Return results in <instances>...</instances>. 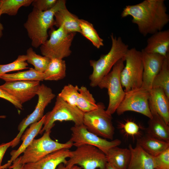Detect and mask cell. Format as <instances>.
I'll use <instances>...</instances> for the list:
<instances>
[{
	"label": "cell",
	"mask_w": 169,
	"mask_h": 169,
	"mask_svg": "<svg viewBox=\"0 0 169 169\" xmlns=\"http://www.w3.org/2000/svg\"><path fill=\"white\" fill-rule=\"evenodd\" d=\"M45 119V115H44L40 120L30 125L29 128L24 132L20 140L22 141V143L20 146L17 150H13L11 152L10 159L7 163L2 166L0 169L8 168L13 161L23 153L34 138L39 133L43 127Z\"/></svg>",
	"instance_id": "cell-18"
},
{
	"label": "cell",
	"mask_w": 169,
	"mask_h": 169,
	"mask_svg": "<svg viewBox=\"0 0 169 169\" xmlns=\"http://www.w3.org/2000/svg\"><path fill=\"white\" fill-rule=\"evenodd\" d=\"M140 127L136 123L131 121H128L123 126V131L127 135L135 136L138 135Z\"/></svg>",
	"instance_id": "cell-36"
},
{
	"label": "cell",
	"mask_w": 169,
	"mask_h": 169,
	"mask_svg": "<svg viewBox=\"0 0 169 169\" xmlns=\"http://www.w3.org/2000/svg\"><path fill=\"white\" fill-rule=\"evenodd\" d=\"M72 134L68 141L76 147L83 145L93 146L97 148L105 154L111 148L118 146L121 143L118 139L108 140L89 131L83 124L75 125L70 128Z\"/></svg>",
	"instance_id": "cell-11"
},
{
	"label": "cell",
	"mask_w": 169,
	"mask_h": 169,
	"mask_svg": "<svg viewBox=\"0 0 169 169\" xmlns=\"http://www.w3.org/2000/svg\"><path fill=\"white\" fill-rule=\"evenodd\" d=\"M155 169H169V148L154 157Z\"/></svg>",
	"instance_id": "cell-34"
},
{
	"label": "cell",
	"mask_w": 169,
	"mask_h": 169,
	"mask_svg": "<svg viewBox=\"0 0 169 169\" xmlns=\"http://www.w3.org/2000/svg\"><path fill=\"white\" fill-rule=\"evenodd\" d=\"M150 92L142 88L125 92V96L116 112L121 115L127 111H133L141 114L151 119L152 115L148 105Z\"/></svg>",
	"instance_id": "cell-13"
},
{
	"label": "cell",
	"mask_w": 169,
	"mask_h": 169,
	"mask_svg": "<svg viewBox=\"0 0 169 169\" xmlns=\"http://www.w3.org/2000/svg\"><path fill=\"white\" fill-rule=\"evenodd\" d=\"M56 169H82V168L76 165H74L70 166H65L63 163L60 164Z\"/></svg>",
	"instance_id": "cell-40"
},
{
	"label": "cell",
	"mask_w": 169,
	"mask_h": 169,
	"mask_svg": "<svg viewBox=\"0 0 169 169\" xmlns=\"http://www.w3.org/2000/svg\"><path fill=\"white\" fill-rule=\"evenodd\" d=\"M5 117L6 116H0V118H5Z\"/></svg>",
	"instance_id": "cell-43"
},
{
	"label": "cell",
	"mask_w": 169,
	"mask_h": 169,
	"mask_svg": "<svg viewBox=\"0 0 169 169\" xmlns=\"http://www.w3.org/2000/svg\"><path fill=\"white\" fill-rule=\"evenodd\" d=\"M105 155L107 162L116 169H127L131 156L129 148L115 146L110 149Z\"/></svg>",
	"instance_id": "cell-24"
},
{
	"label": "cell",
	"mask_w": 169,
	"mask_h": 169,
	"mask_svg": "<svg viewBox=\"0 0 169 169\" xmlns=\"http://www.w3.org/2000/svg\"><path fill=\"white\" fill-rule=\"evenodd\" d=\"M148 102L151 115L158 114L169 125V99L163 90L160 88H152Z\"/></svg>",
	"instance_id": "cell-17"
},
{
	"label": "cell",
	"mask_w": 169,
	"mask_h": 169,
	"mask_svg": "<svg viewBox=\"0 0 169 169\" xmlns=\"http://www.w3.org/2000/svg\"><path fill=\"white\" fill-rule=\"evenodd\" d=\"M36 94L38 96L37 104L34 111L24 118L19 125V133L13 140L11 146L12 147L19 143L23 134L29 125L39 121L42 118L45 108L55 96L52 90L43 84L40 85Z\"/></svg>",
	"instance_id": "cell-12"
},
{
	"label": "cell",
	"mask_w": 169,
	"mask_h": 169,
	"mask_svg": "<svg viewBox=\"0 0 169 169\" xmlns=\"http://www.w3.org/2000/svg\"><path fill=\"white\" fill-rule=\"evenodd\" d=\"M76 33H67L62 26L56 30L51 29L49 39L40 46L41 53L50 59L68 57L71 53L70 48Z\"/></svg>",
	"instance_id": "cell-6"
},
{
	"label": "cell",
	"mask_w": 169,
	"mask_h": 169,
	"mask_svg": "<svg viewBox=\"0 0 169 169\" xmlns=\"http://www.w3.org/2000/svg\"><path fill=\"white\" fill-rule=\"evenodd\" d=\"M13 143L12 140L10 142L7 143H3L0 145V169L2 166L1 163L3 157L4 155L7 150L10 146H11Z\"/></svg>",
	"instance_id": "cell-38"
},
{
	"label": "cell",
	"mask_w": 169,
	"mask_h": 169,
	"mask_svg": "<svg viewBox=\"0 0 169 169\" xmlns=\"http://www.w3.org/2000/svg\"><path fill=\"white\" fill-rule=\"evenodd\" d=\"M27 57L26 55H19L13 62L6 64H0V75L12 71H18L27 69L28 65L26 61Z\"/></svg>",
	"instance_id": "cell-33"
},
{
	"label": "cell",
	"mask_w": 169,
	"mask_h": 169,
	"mask_svg": "<svg viewBox=\"0 0 169 169\" xmlns=\"http://www.w3.org/2000/svg\"><path fill=\"white\" fill-rule=\"evenodd\" d=\"M0 98L12 103L17 108L22 110L23 106L15 98L0 88Z\"/></svg>",
	"instance_id": "cell-37"
},
{
	"label": "cell",
	"mask_w": 169,
	"mask_h": 169,
	"mask_svg": "<svg viewBox=\"0 0 169 169\" xmlns=\"http://www.w3.org/2000/svg\"><path fill=\"white\" fill-rule=\"evenodd\" d=\"M58 0H33L31 4L36 9L42 11L50 10L57 3Z\"/></svg>",
	"instance_id": "cell-35"
},
{
	"label": "cell",
	"mask_w": 169,
	"mask_h": 169,
	"mask_svg": "<svg viewBox=\"0 0 169 169\" xmlns=\"http://www.w3.org/2000/svg\"><path fill=\"white\" fill-rule=\"evenodd\" d=\"M0 2H1V0H0ZM1 15H2L1 14V13H0V18ZM3 29H4V28H3V26L0 22V39L3 36Z\"/></svg>",
	"instance_id": "cell-41"
},
{
	"label": "cell",
	"mask_w": 169,
	"mask_h": 169,
	"mask_svg": "<svg viewBox=\"0 0 169 169\" xmlns=\"http://www.w3.org/2000/svg\"><path fill=\"white\" fill-rule=\"evenodd\" d=\"M69 148L60 149L47 155L38 161L24 165L23 169H56L60 164L65 165L66 159L72 156Z\"/></svg>",
	"instance_id": "cell-16"
},
{
	"label": "cell",
	"mask_w": 169,
	"mask_h": 169,
	"mask_svg": "<svg viewBox=\"0 0 169 169\" xmlns=\"http://www.w3.org/2000/svg\"><path fill=\"white\" fill-rule=\"evenodd\" d=\"M40 85L38 81H17L6 82L0 88L22 105L36 95Z\"/></svg>",
	"instance_id": "cell-14"
},
{
	"label": "cell",
	"mask_w": 169,
	"mask_h": 169,
	"mask_svg": "<svg viewBox=\"0 0 169 169\" xmlns=\"http://www.w3.org/2000/svg\"><path fill=\"white\" fill-rule=\"evenodd\" d=\"M79 95L76 106L84 113L92 111L98 107L97 104L87 88L82 86L79 88Z\"/></svg>",
	"instance_id": "cell-28"
},
{
	"label": "cell",
	"mask_w": 169,
	"mask_h": 169,
	"mask_svg": "<svg viewBox=\"0 0 169 169\" xmlns=\"http://www.w3.org/2000/svg\"><path fill=\"white\" fill-rule=\"evenodd\" d=\"M105 169H117L111 165L107 163L106 165Z\"/></svg>",
	"instance_id": "cell-42"
},
{
	"label": "cell",
	"mask_w": 169,
	"mask_h": 169,
	"mask_svg": "<svg viewBox=\"0 0 169 169\" xmlns=\"http://www.w3.org/2000/svg\"><path fill=\"white\" fill-rule=\"evenodd\" d=\"M19 160V157L17 158L13 161V164L8 168L12 169H23L24 165L20 162Z\"/></svg>",
	"instance_id": "cell-39"
},
{
	"label": "cell",
	"mask_w": 169,
	"mask_h": 169,
	"mask_svg": "<svg viewBox=\"0 0 169 169\" xmlns=\"http://www.w3.org/2000/svg\"><path fill=\"white\" fill-rule=\"evenodd\" d=\"M125 64L120 75L124 91L127 92L141 87L143 66L141 51L135 48L129 49L124 57Z\"/></svg>",
	"instance_id": "cell-4"
},
{
	"label": "cell",
	"mask_w": 169,
	"mask_h": 169,
	"mask_svg": "<svg viewBox=\"0 0 169 169\" xmlns=\"http://www.w3.org/2000/svg\"><path fill=\"white\" fill-rule=\"evenodd\" d=\"M146 42V46L142 49L144 51L166 57L169 52V30H162L151 34Z\"/></svg>",
	"instance_id": "cell-19"
},
{
	"label": "cell",
	"mask_w": 169,
	"mask_h": 169,
	"mask_svg": "<svg viewBox=\"0 0 169 169\" xmlns=\"http://www.w3.org/2000/svg\"><path fill=\"white\" fill-rule=\"evenodd\" d=\"M160 88L169 99V53L165 57L161 69L155 77L152 88Z\"/></svg>",
	"instance_id": "cell-27"
},
{
	"label": "cell",
	"mask_w": 169,
	"mask_h": 169,
	"mask_svg": "<svg viewBox=\"0 0 169 169\" xmlns=\"http://www.w3.org/2000/svg\"><path fill=\"white\" fill-rule=\"evenodd\" d=\"M97 104V109L84 113L83 124L89 131L103 138L112 140L115 129L112 115L107 113L103 103Z\"/></svg>",
	"instance_id": "cell-7"
},
{
	"label": "cell",
	"mask_w": 169,
	"mask_h": 169,
	"mask_svg": "<svg viewBox=\"0 0 169 169\" xmlns=\"http://www.w3.org/2000/svg\"><path fill=\"white\" fill-rule=\"evenodd\" d=\"M26 55L27 63L33 65L35 70L41 73L46 70L51 60L47 57L37 54L31 47L27 50Z\"/></svg>",
	"instance_id": "cell-31"
},
{
	"label": "cell",
	"mask_w": 169,
	"mask_h": 169,
	"mask_svg": "<svg viewBox=\"0 0 169 169\" xmlns=\"http://www.w3.org/2000/svg\"><path fill=\"white\" fill-rule=\"evenodd\" d=\"M79 22L81 34L89 40L97 48L99 49L104 45L103 39L99 36L92 23L80 19Z\"/></svg>",
	"instance_id": "cell-29"
},
{
	"label": "cell",
	"mask_w": 169,
	"mask_h": 169,
	"mask_svg": "<svg viewBox=\"0 0 169 169\" xmlns=\"http://www.w3.org/2000/svg\"><path fill=\"white\" fill-rule=\"evenodd\" d=\"M72 152V156L64 165L66 166L76 165L83 169H105L107 163L105 154L93 146H80Z\"/></svg>",
	"instance_id": "cell-10"
},
{
	"label": "cell",
	"mask_w": 169,
	"mask_h": 169,
	"mask_svg": "<svg viewBox=\"0 0 169 169\" xmlns=\"http://www.w3.org/2000/svg\"><path fill=\"white\" fill-rule=\"evenodd\" d=\"M146 129L147 135L157 139L169 142V127L164 120L159 115H152Z\"/></svg>",
	"instance_id": "cell-22"
},
{
	"label": "cell",
	"mask_w": 169,
	"mask_h": 169,
	"mask_svg": "<svg viewBox=\"0 0 169 169\" xmlns=\"http://www.w3.org/2000/svg\"><path fill=\"white\" fill-rule=\"evenodd\" d=\"M136 141V144L154 157L169 148V142L159 140L146 134L138 137Z\"/></svg>",
	"instance_id": "cell-23"
},
{
	"label": "cell",
	"mask_w": 169,
	"mask_h": 169,
	"mask_svg": "<svg viewBox=\"0 0 169 169\" xmlns=\"http://www.w3.org/2000/svg\"><path fill=\"white\" fill-rule=\"evenodd\" d=\"M124 58L119 60L113 66L112 70L100 80L98 86L108 90L109 97L106 110L112 115L123 100L125 92L123 89L120 79L121 72L124 67Z\"/></svg>",
	"instance_id": "cell-5"
},
{
	"label": "cell",
	"mask_w": 169,
	"mask_h": 169,
	"mask_svg": "<svg viewBox=\"0 0 169 169\" xmlns=\"http://www.w3.org/2000/svg\"><path fill=\"white\" fill-rule=\"evenodd\" d=\"M55 25L58 28L62 26L68 33L78 32L81 33L79 19L70 13L66 7L62 8L54 14Z\"/></svg>",
	"instance_id": "cell-21"
},
{
	"label": "cell",
	"mask_w": 169,
	"mask_h": 169,
	"mask_svg": "<svg viewBox=\"0 0 169 169\" xmlns=\"http://www.w3.org/2000/svg\"><path fill=\"white\" fill-rule=\"evenodd\" d=\"M33 0H1L0 11L1 14H5L10 16L16 15L22 7H28Z\"/></svg>",
	"instance_id": "cell-30"
},
{
	"label": "cell",
	"mask_w": 169,
	"mask_h": 169,
	"mask_svg": "<svg viewBox=\"0 0 169 169\" xmlns=\"http://www.w3.org/2000/svg\"><path fill=\"white\" fill-rule=\"evenodd\" d=\"M164 0H145L134 5L126 6L121 17L131 16L139 32L146 37L162 30L169 22Z\"/></svg>",
	"instance_id": "cell-1"
},
{
	"label": "cell",
	"mask_w": 169,
	"mask_h": 169,
	"mask_svg": "<svg viewBox=\"0 0 169 169\" xmlns=\"http://www.w3.org/2000/svg\"><path fill=\"white\" fill-rule=\"evenodd\" d=\"M66 64L63 59H51L48 67L43 73L44 80L57 81L66 76Z\"/></svg>",
	"instance_id": "cell-25"
},
{
	"label": "cell",
	"mask_w": 169,
	"mask_h": 169,
	"mask_svg": "<svg viewBox=\"0 0 169 169\" xmlns=\"http://www.w3.org/2000/svg\"><path fill=\"white\" fill-rule=\"evenodd\" d=\"M79 88L77 85L69 84L64 86L58 96L70 105L76 106Z\"/></svg>",
	"instance_id": "cell-32"
},
{
	"label": "cell",
	"mask_w": 169,
	"mask_h": 169,
	"mask_svg": "<svg viewBox=\"0 0 169 169\" xmlns=\"http://www.w3.org/2000/svg\"><path fill=\"white\" fill-rule=\"evenodd\" d=\"M50 132H45L40 138L33 140L19 157L21 163L24 165L37 161L52 152L63 148L69 149L73 146L69 141L61 143L54 141L50 138Z\"/></svg>",
	"instance_id": "cell-8"
},
{
	"label": "cell",
	"mask_w": 169,
	"mask_h": 169,
	"mask_svg": "<svg viewBox=\"0 0 169 169\" xmlns=\"http://www.w3.org/2000/svg\"><path fill=\"white\" fill-rule=\"evenodd\" d=\"M65 3V0H58L53 8L45 11L33 8L23 24L33 47L38 48L47 40L48 29L53 28L55 25L54 14L59 10L66 8Z\"/></svg>",
	"instance_id": "cell-2"
},
{
	"label": "cell",
	"mask_w": 169,
	"mask_h": 169,
	"mask_svg": "<svg viewBox=\"0 0 169 169\" xmlns=\"http://www.w3.org/2000/svg\"><path fill=\"white\" fill-rule=\"evenodd\" d=\"M0 79L6 82L17 81H38L44 80V74L34 68H29L27 70L11 74L0 75Z\"/></svg>",
	"instance_id": "cell-26"
},
{
	"label": "cell",
	"mask_w": 169,
	"mask_h": 169,
	"mask_svg": "<svg viewBox=\"0 0 169 169\" xmlns=\"http://www.w3.org/2000/svg\"><path fill=\"white\" fill-rule=\"evenodd\" d=\"M84 115L76 106L70 105L57 96L52 110L45 115L44 126L39 133L51 132L56 121H71L75 125L83 124Z\"/></svg>",
	"instance_id": "cell-9"
},
{
	"label": "cell",
	"mask_w": 169,
	"mask_h": 169,
	"mask_svg": "<svg viewBox=\"0 0 169 169\" xmlns=\"http://www.w3.org/2000/svg\"><path fill=\"white\" fill-rule=\"evenodd\" d=\"M129 149L131 156L127 169H155L154 157L137 144L134 147L130 144Z\"/></svg>",
	"instance_id": "cell-20"
},
{
	"label": "cell",
	"mask_w": 169,
	"mask_h": 169,
	"mask_svg": "<svg viewBox=\"0 0 169 169\" xmlns=\"http://www.w3.org/2000/svg\"><path fill=\"white\" fill-rule=\"evenodd\" d=\"M141 51L143 66L141 88L150 92L153 79L161 69L165 57L158 54L147 53L142 49Z\"/></svg>",
	"instance_id": "cell-15"
},
{
	"label": "cell",
	"mask_w": 169,
	"mask_h": 169,
	"mask_svg": "<svg viewBox=\"0 0 169 169\" xmlns=\"http://www.w3.org/2000/svg\"><path fill=\"white\" fill-rule=\"evenodd\" d=\"M111 46L109 52L102 55L97 60L90 61L93 68L92 73L89 76L90 85L92 87L98 86L101 79L110 71L114 65L120 59L124 58L129 49L120 37L110 35Z\"/></svg>",
	"instance_id": "cell-3"
}]
</instances>
